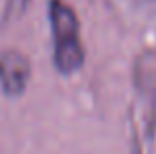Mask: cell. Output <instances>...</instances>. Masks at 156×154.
<instances>
[{"label": "cell", "instance_id": "obj_2", "mask_svg": "<svg viewBox=\"0 0 156 154\" xmlns=\"http://www.w3.org/2000/svg\"><path fill=\"white\" fill-rule=\"evenodd\" d=\"M30 78V61L19 51L0 53V84L6 95H19Z\"/></svg>", "mask_w": 156, "mask_h": 154}, {"label": "cell", "instance_id": "obj_1", "mask_svg": "<svg viewBox=\"0 0 156 154\" xmlns=\"http://www.w3.org/2000/svg\"><path fill=\"white\" fill-rule=\"evenodd\" d=\"M49 13L53 23V36H55V63L63 74L76 72L84 61L76 15L61 0H51Z\"/></svg>", "mask_w": 156, "mask_h": 154}]
</instances>
